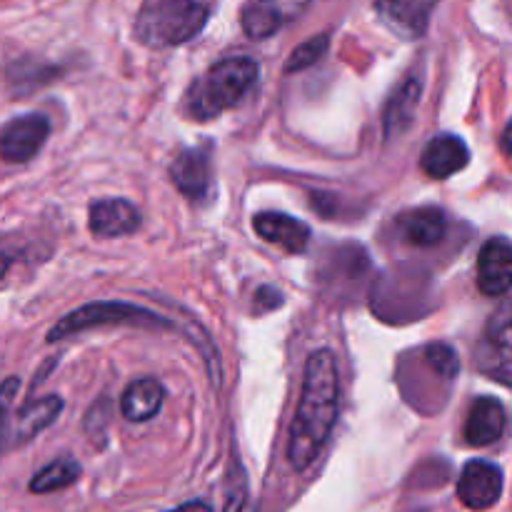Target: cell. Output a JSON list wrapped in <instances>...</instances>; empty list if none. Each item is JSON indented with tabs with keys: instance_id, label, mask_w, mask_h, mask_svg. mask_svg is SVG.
<instances>
[{
	"instance_id": "6da1fadb",
	"label": "cell",
	"mask_w": 512,
	"mask_h": 512,
	"mask_svg": "<svg viewBox=\"0 0 512 512\" xmlns=\"http://www.w3.org/2000/svg\"><path fill=\"white\" fill-rule=\"evenodd\" d=\"M338 418V368L330 350H315L305 363L303 390L290 425L288 460L293 470L313 465Z\"/></svg>"
},
{
	"instance_id": "7a4b0ae2",
	"label": "cell",
	"mask_w": 512,
	"mask_h": 512,
	"mask_svg": "<svg viewBox=\"0 0 512 512\" xmlns=\"http://www.w3.org/2000/svg\"><path fill=\"white\" fill-rule=\"evenodd\" d=\"M258 63L253 58H225L208 68L203 78L190 88L188 113L195 120H213L235 108L258 80Z\"/></svg>"
},
{
	"instance_id": "3957f363",
	"label": "cell",
	"mask_w": 512,
	"mask_h": 512,
	"mask_svg": "<svg viewBox=\"0 0 512 512\" xmlns=\"http://www.w3.org/2000/svg\"><path fill=\"white\" fill-rule=\"evenodd\" d=\"M210 10L195 0H148L135 18V35L148 48L183 45L205 28Z\"/></svg>"
},
{
	"instance_id": "277c9868",
	"label": "cell",
	"mask_w": 512,
	"mask_h": 512,
	"mask_svg": "<svg viewBox=\"0 0 512 512\" xmlns=\"http://www.w3.org/2000/svg\"><path fill=\"white\" fill-rule=\"evenodd\" d=\"M145 325V328H170L163 318H158L150 310L138 308V305L128 303H93L83 305L75 313L65 315L58 325L48 333V343H58V340L68 338V335L83 333V330L103 328V325Z\"/></svg>"
},
{
	"instance_id": "5b68a950",
	"label": "cell",
	"mask_w": 512,
	"mask_h": 512,
	"mask_svg": "<svg viewBox=\"0 0 512 512\" xmlns=\"http://www.w3.org/2000/svg\"><path fill=\"white\" fill-rule=\"evenodd\" d=\"M50 135V120L40 113L18 115L0 128V158L5 163H28Z\"/></svg>"
},
{
	"instance_id": "8992f818",
	"label": "cell",
	"mask_w": 512,
	"mask_h": 512,
	"mask_svg": "<svg viewBox=\"0 0 512 512\" xmlns=\"http://www.w3.org/2000/svg\"><path fill=\"white\" fill-rule=\"evenodd\" d=\"M503 495V470L488 460H470L458 480V498L470 510H490Z\"/></svg>"
},
{
	"instance_id": "52a82bcc",
	"label": "cell",
	"mask_w": 512,
	"mask_h": 512,
	"mask_svg": "<svg viewBox=\"0 0 512 512\" xmlns=\"http://www.w3.org/2000/svg\"><path fill=\"white\" fill-rule=\"evenodd\" d=\"M468 163V145H465L463 138H458V135L453 133L435 135V138L425 145L423 155H420V168H423V173L433 180L450 178V175L468 168Z\"/></svg>"
},
{
	"instance_id": "ba28073f",
	"label": "cell",
	"mask_w": 512,
	"mask_h": 512,
	"mask_svg": "<svg viewBox=\"0 0 512 512\" xmlns=\"http://www.w3.org/2000/svg\"><path fill=\"white\" fill-rule=\"evenodd\" d=\"M512 283V248L505 238H493L478 255V288L483 295L500 298Z\"/></svg>"
},
{
	"instance_id": "9c48e42d",
	"label": "cell",
	"mask_w": 512,
	"mask_h": 512,
	"mask_svg": "<svg viewBox=\"0 0 512 512\" xmlns=\"http://www.w3.org/2000/svg\"><path fill=\"white\" fill-rule=\"evenodd\" d=\"M170 178L175 188L190 200H205L213 185V173H210V155L208 148H188L173 160L170 165Z\"/></svg>"
},
{
	"instance_id": "30bf717a",
	"label": "cell",
	"mask_w": 512,
	"mask_h": 512,
	"mask_svg": "<svg viewBox=\"0 0 512 512\" xmlns=\"http://www.w3.org/2000/svg\"><path fill=\"white\" fill-rule=\"evenodd\" d=\"M90 233L98 238H120L140 228V213L133 203L123 198H105L90 205L88 210Z\"/></svg>"
},
{
	"instance_id": "8fae6325",
	"label": "cell",
	"mask_w": 512,
	"mask_h": 512,
	"mask_svg": "<svg viewBox=\"0 0 512 512\" xmlns=\"http://www.w3.org/2000/svg\"><path fill=\"white\" fill-rule=\"evenodd\" d=\"M255 233L268 243L278 245L285 253H305L310 243V228L303 220L285 213H258L253 218Z\"/></svg>"
},
{
	"instance_id": "7c38bea8",
	"label": "cell",
	"mask_w": 512,
	"mask_h": 512,
	"mask_svg": "<svg viewBox=\"0 0 512 512\" xmlns=\"http://www.w3.org/2000/svg\"><path fill=\"white\" fill-rule=\"evenodd\" d=\"M505 425H508V415H505L503 403L495 398H480L465 423V440L475 448H485L503 438Z\"/></svg>"
},
{
	"instance_id": "4fadbf2b",
	"label": "cell",
	"mask_w": 512,
	"mask_h": 512,
	"mask_svg": "<svg viewBox=\"0 0 512 512\" xmlns=\"http://www.w3.org/2000/svg\"><path fill=\"white\" fill-rule=\"evenodd\" d=\"M420 93H423V78L420 75H408L403 83L398 85L393 95L388 100V108H385V140L398 138L400 133L410 128L415 118V110H418Z\"/></svg>"
},
{
	"instance_id": "5bb4252c",
	"label": "cell",
	"mask_w": 512,
	"mask_h": 512,
	"mask_svg": "<svg viewBox=\"0 0 512 512\" xmlns=\"http://www.w3.org/2000/svg\"><path fill=\"white\" fill-rule=\"evenodd\" d=\"M378 15L383 18V23L388 25L393 33H398L400 38L413 40L428 30L430 13L435 10L433 3H418V0H410V3H378L375 5Z\"/></svg>"
},
{
	"instance_id": "9a60e30c",
	"label": "cell",
	"mask_w": 512,
	"mask_h": 512,
	"mask_svg": "<svg viewBox=\"0 0 512 512\" xmlns=\"http://www.w3.org/2000/svg\"><path fill=\"white\" fill-rule=\"evenodd\" d=\"M400 230L415 248H435L448 233V218L440 208H415L400 218Z\"/></svg>"
},
{
	"instance_id": "2e32d148",
	"label": "cell",
	"mask_w": 512,
	"mask_h": 512,
	"mask_svg": "<svg viewBox=\"0 0 512 512\" xmlns=\"http://www.w3.org/2000/svg\"><path fill=\"white\" fill-rule=\"evenodd\" d=\"M165 390L158 380L140 378L125 388L123 398H120V413L130 423H145V420L155 418L163 408Z\"/></svg>"
},
{
	"instance_id": "e0dca14e",
	"label": "cell",
	"mask_w": 512,
	"mask_h": 512,
	"mask_svg": "<svg viewBox=\"0 0 512 512\" xmlns=\"http://www.w3.org/2000/svg\"><path fill=\"white\" fill-rule=\"evenodd\" d=\"M60 410H63V400H60L58 395H48V398L25 403L23 408L18 410V415H15V425H13L15 443H28V440H33L35 435L43 433L48 425L55 423Z\"/></svg>"
},
{
	"instance_id": "ac0fdd59",
	"label": "cell",
	"mask_w": 512,
	"mask_h": 512,
	"mask_svg": "<svg viewBox=\"0 0 512 512\" xmlns=\"http://www.w3.org/2000/svg\"><path fill=\"white\" fill-rule=\"evenodd\" d=\"M293 15V5L248 3L240 10V28L250 40H265L278 33Z\"/></svg>"
},
{
	"instance_id": "d6986e66",
	"label": "cell",
	"mask_w": 512,
	"mask_h": 512,
	"mask_svg": "<svg viewBox=\"0 0 512 512\" xmlns=\"http://www.w3.org/2000/svg\"><path fill=\"white\" fill-rule=\"evenodd\" d=\"M80 478V463L75 458H60L55 463L45 465L43 470L33 475L30 480V493L45 495L55 493V490H63L68 485H73Z\"/></svg>"
},
{
	"instance_id": "ffe728a7",
	"label": "cell",
	"mask_w": 512,
	"mask_h": 512,
	"mask_svg": "<svg viewBox=\"0 0 512 512\" xmlns=\"http://www.w3.org/2000/svg\"><path fill=\"white\" fill-rule=\"evenodd\" d=\"M325 50H328V35H318V38L305 40V43H300L298 48L290 53L288 63H285V73H298V70L310 68V65H315L323 58Z\"/></svg>"
},
{
	"instance_id": "44dd1931",
	"label": "cell",
	"mask_w": 512,
	"mask_h": 512,
	"mask_svg": "<svg viewBox=\"0 0 512 512\" xmlns=\"http://www.w3.org/2000/svg\"><path fill=\"white\" fill-rule=\"evenodd\" d=\"M20 390V378H5L0 383V455L5 450V430H8V415L13 408V400Z\"/></svg>"
},
{
	"instance_id": "7402d4cb",
	"label": "cell",
	"mask_w": 512,
	"mask_h": 512,
	"mask_svg": "<svg viewBox=\"0 0 512 512\" xmlns=\"http://www.w3.org/2000/svg\"><path fill=\"white\" fill-rule=\"evenodd\" d=\"M428 360L435 373L443 375V378H455L458 375V355L448 345L438 343L433 348H428Z\"/></svg>"
},
{
	"instance_id": "603a6c76",
	"label": "cell",
	"mask_w": 512,
	"mask_h": 512,
	"mask_svg": "<svg viewBox=\"0 0 512 512\" xmlns=\"http://www.w3.org/2000/svg\"><path fill=\"white\" fill-rule=\"evenodd\" d=\"M255 300H260L265 310L280 308V305H283V295H280L278 290H273V288H260L258 293H255Z\"/></svg>"
},
{
	"instance_id": "cb8c5ba5",
	"label": "cell",
	"mask_w": 512,
	"mask_h": 512,
	"mask_svg": "<svg viewBox=\"0 0 512 512\" xmlns=\"http://www.w3.org/2000/svg\"><path fill=\"white\" fill-rule=\"evenodd\" d=\"M170 512H213V508H210V505H205V503H200V500H195V503H185V505H180V508H175Z\"/></svg>"
},
{
	"instance_id": "d4e9b609",
	"label": "cell",
	"mask_w": 512,
	"mask_h": 512,
	"mask_svg": "<svg viewBox=\"0 0 512 512\" xmlns=\"http://www.w3.org/2000/svg\"><path fill=\"white\" fill-rule=\"evenodd\" d=\"M5 270H8V260H5L3 255H0V275H3Z\"/></svg>"
}]
</instances>
